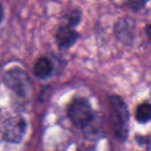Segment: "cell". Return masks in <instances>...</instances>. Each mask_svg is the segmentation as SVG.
Returning a JSON list of instances; mask_svg holds the SVG:
<instances>
[{
	"label": "cell",
	"instance_id": "cell-8",
	"mask_svg": "<svg viewBox=\"0 0 151 151\" xmlns=\"http://www.w3.org/2000/svg\"><path fill=\"white\" fill-rule=\"evenodd\" d=\"M136 119L140 123H146L151 119V105L142 104L138 107L136 112Z\"/></svg>",
	"mask_w": 151,
	"mask_h": 151
},
{
	"label": "cell",
	"instance_id": "cell-9",
	"mask_svg": "<svg viewBox=\"0 0 151 151\" xmlns=\"http://www.w3.org/2000/svg\"><path fill=\"white\" fill-rule=\"evenodd\" d=\"M81 18H82V13H81L80 9H73L66 15L67 25L75 28L80 23Z\"/></svg>",
	"mask_w": 151,
	"mask_h": 151
},
{
	"label": "cell",
	"instance_id": "cell-1",
	"mask_svg": "<svg viewBox=\"0 0 151 151\" xmlns=\"http://www.w3.org/2000/svg\"><path fill=\"white\" fill-rule=\"evenodd\" d=\"M110 115L116 137L123 142L128 134V111L121 97L116 95L110 97Z\"/></svg>",
	"mask_w": 151,
	"mask_h": 151
},
{
	"label": "cell",
	"instance_id": "cell-4",
	"mask_svg": "<svg viewBox=\"0 0 151 151\" xmlns=\"http://www.w3.org/2000/svg\"><path fill=\"white\" fill-rule=\"evenodd\" d=\"M26 132V122L22 117H12L3 126V139L11 143H20Z\"/></svg>",
	"mask_w": 151,
	"mask_h": 151
},
{
	"label": "cell",
	"instance_id": "cell-3",
	"mask_svg": "<svg viewBox=\"0 0 151 151\" xmlns=\"http://www.w3.org/2000/svg\"><path fill=\"white\" fill-rule=\"evenodd\" d=\"M4 83L20 96H26L30 89V81L26 73L20 68H13L7 71Z\"/></svg>",
	"mask_w": 151,
	"mask_h": 151
},
{
	"label": "cell",
	"instance_id": "cell-6",
	"mask_svg": "<svg viewBox=\"0 0 151 151\" xmlns=\"http://www.w3.org/2000/svg\"><path fill=\"white\" fill-rule=\"evenodd\" d=\"M53 70V65L51 61L46 57L37 59L33 66L34 75L40 79H46L50 77Z\"/></svg>",
	"mask_w": 151,
	"mask_h": 151
},
{
	"label": "cell",
	"instance_id": "cell-2",
	"mask_svg": "<svg viewBox=\"0 0 151 151\" xmlns=\"http://www.w3.org/2000/svg\"><path fill=\"white\" fill-rule=\"evenodd\" d=\"M67 115L76 126L82 128L88 125L92 120L91 107L85 99H73L67 110Z\"/></svg>",
	"mask_w": 151,
	"mask_h": 151
},
{
	"label": "cell",
	"instance_id": "cell-11",
	"mask_svg": "<svg viewBox=\"0 0 151 151\" xmlns=\"http://www.w3.org/2000/svg\"><path fill=\"white\" fill-rule=\"evenodd\" d=\"M145 31H146V35H147V37H148L149 42L151 44V24H149V25L146 26Z\"/></svg>",
	"mask_w": 151,
	"mask_h": 151
},
{
	"label": "cell",
	"instance_id": "cell-5",
	"mask_svg": "<svg viewBox=\"0 0 151 151\" xmlns=\"http://www.w3.org/2000/svg\"><path fill=\"white\" fill-rule=\"evenodd\" d=\"M56 42L60 48H70L73 45L76 44L78 40L79 34L78 32L68 25L60 26L56 31Z\"/></svg>",
	"mask_w": 151,
	"mask_h": 151
},
{
	"label": "cell",
	"instance_id": "cell-12",
	"mask_svg": "<svg viewBox=\"0 0 151 151\" xmlns=\"http://www.w3.org/2000/svg\"><path fill=\"white\" fill-rule=\"evenodd\" d=\"M3 16H4V11H3V6H2V4L0 3V23H1V21H2Z\"/></svg>",
	"mask_w": 151,
	"mask_h": 151
},
{
	"label": "cell",
	"instance_id": "cell-7",
	"mask_svg": "<svg viewBox=\"0 0 151 151\" xmlns=\"http://www.w3.org/2000/svg\"><path fill=\"white\" fill-rule=\"evenodd\" d=\"M115 32L117 37L123 42L132 40V30H130L129 23L126 20H120L117 22L115 26Z\"/></svg>",
	"mask_w": 151,
	"mask_h": 151
},
{
	"label": "cell",
	"instance_id": "cell-10",
	"mask_svg": "<svg viewBox=\"0 0 151 151\" xmlns=\"http://www.w3.org/2000/svg\"><path fill=\"white\" fill-rule=\"evenodd\" d=\"M149 1L150 0H126V3H127V6L130 9H132L134 12H138L140 9H144Z\"/></svg>",
	"mask_w": 151,
	"mask_h": 151
}]
</instances>
